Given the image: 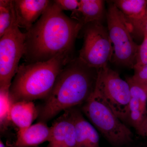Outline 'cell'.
I'll return each instance as SVG.
<instances>
[{
	"label": "cell",
	"mask_w": 147,
	"mask_h": 147,
	"mask_svg": "<svg viewBox=\"0 0 147 147\" xmlns=\"http://www.w3.org/2000/svg\"><path fill=\"white\" fill-rule=\"evenodd\" d=\"M128 25L134 39L144 38V36L147 34V6L143 17L139 21Z\"/></svg>",
	"instance_id": "d6986e66"
},
{
	"label": "cell",
	"mask_w": 147,
	"mask_h": 147,
	"mask_svg": "<svg viewBox=\"0 0 147 147\" xmlns=\"http://www.w3.org/2000/svg\"><path fill=\"white\" fill-rule=\"evenodd\" d=\"M15 15L13 1H0V37L10 28Z\"/></svg>",
	"instance_id": "e0dca14e"
},
{
	"label": "cell",
	"mask_w": 147,
	"mask_h": 147,
	"mask_svg": "<svg viewBox=\"0 0 147 147\" xmlns=\"http://www.w3.org/2000/svg\"><path fill=\"white\" fill-rule=\"evenodd\" d=\"M146 65H147V34L144 36L143 42L139 45L136 57V64L134 67Z\"/></svg>",
	"instance_id": "ffe728a7"
},
{
	"label": "cell",
	"mask_w": 147,
	"mask_h": 147,
	"mask_svg": "<svg viewBox=\"0 0 147 147\" xmlns=\"http://www.w3.org/2000/svg\"><path fill=\"white\" fill-rule=\"evenodd\" d=\"M49 0H13L16 21L19 28L28 31L50 5Z\"/></svg>",
	"instance_id": "9c48e42d"
},
{
	"label": "cell",
	"mask_w": 147,
	"mask_h": 147,
	"mask_svg": "<svg viewBox=\"0 0 147 147\" xmlns=\"http://www.w3.org/2000/svg\"><path fill=\"white\" fill-rule=\"evenodd\" d=\"M95 89L125 123L131 94L129 86L119 73L106 65L98 69Z\"/></svg>",
	"instance_id": "ba28073f"
},
{
	"label": "cell",
	"mask_w": 147,
	"mask_h": 147,
	"mask_svg": "<svg viewBox=\"0 0 147 147\" xmlns=\"http://www.w3.org/2000/svg\"><path fill=\"white\" fill-rule=\"evenodd\" d=\"M104 13V1L80 0L78 8L72 11L70 18L84 26L91 22H101Z\"/></svg>",
	"instance_id": "5bb4252c"
},
{
	"label": "cell",
	"mask_w": 147,
	"mask_h": 147,
	"mask_svg": "<svg viewBox=\"0 0 147 147\" xmlns=\"http://www.w3.org/2000/svg\"><path fill=\"white\" fill-rule=\"evenodd\" d=\"M38 115L39 112L32 101H18L11 105L9 121L20 131L32 125Z\"/></svg>",
	"instance_id": "4fadbf2b"
},
{
	"label": "cell",
	"mask_w": 147,
	"mask_h": 147,
	"mask_svg": "<svg viewBox=\"0 0 147 147\" xmlns=\"http://www.w3.org/2000/svg\"><path fill=\"white\" fill-rule=\"evenodd\" d=\"M0 38V88H9L25 53V34L14 15L10 28Z\"/></svg>",
	"instance_id": "52a82bcc"
},
{
	"label": "cell",
	"mask_w": 147,
	"mask_h": 147,
	"mask_svg": "<svg viewBox=\"0 0 147 147\" xmlns=\"http://www.w3.org/2000/svg\"><path fill=\"white\" fill-rule=\"evenodd\" d=\"M55 3L61 10H76L79 6V1L77 0H55Z\"/></svg>",
	"instance_id": "7402d4cb"
},
{
	"label": "cell",
	"mask_w": 147,
	"mask_h": 147,
	"mask_svg": "<svg viewBox=\"0 0 147 147\" xmlns=\"http://www.w3.org/2000/svg\"><path fill=\"white\" fill-rule=\"evenodd\" d=\"M83 26L64 13L54 1L25 34V63L45 62L59 56L74 58L76 38Z\"/></svg>",
	"instance_id": "6da1fadb"
},
{
	"label": "cell",
	"mask_w": 147,
	"mask_h": 147,
	"mask_svg": "<svg viewBox=\"0 0 147 147\" xmlns=\"http://www.w3.org/2000/svg\"><path fill=\"white\" fill-rule=\"evenodd\" d=\"M84 43L79 57L88 65L99 69L113 59L114 49L108 29L101 22L86 24L82 30Z\"/></svg>",
	"instance_id": "8992f818"
},
{
	"label": "cell",
	"mask_w": 147,
	"mask_h": 147,
	"mask_svg": "<svg viewBox=\"0 0 147 147\" xmlns=\"http://www.w3.org/2000/svg\"><path fill=\"white\" fill-rule=\"evenodd\" d=\"M98 69L75 57L66 64L39 112V122L46 123L61 112L83 105L94 92Z\"/></svg>",
	"instance_id": "7a4b0ae2"
},
{
	"label": "cell",
	"mask_w": 147,
	"mask_h": 147,
	"mask_svg": "<svg viewBox=\"0 0 147 147\" xmlns=\"http://www.w3.org/2000/svg\"><path fill=\"white\" fill-rule=\"evenodd\" d=\"M147 116V106L143 105L137 99L131 98L125 123L130 125L140 136Z\"/></svg>",
	"instance_id": "2e32d148"
},
{
	"label": "cell",
	"mask_w": 147,
	"mask_h": 147,
	"mask_svg": "<svg viewBox=\"0 0 147 147\" xmlns=\"http://www.w3.org/2000/svg\"><path fill=\"white\" fill-rule=\"evenodd\" d=\"M107 20L109 36L113 45V61L133 69L139 45L134 41L123 14L112 1L109 2Z\"/></svg>",
	"instance_id": "5b68a950"
},
{
	"label": "cell",
	"mask_w": 147,
	"mask_h": 147,
	"mask_svg": "<svg viewBox=\"0 0 147 147\" xmlns=\"http://www.w3.org/2000/svg\"><path fill=\"white\" fill-rule=\"evenodd\" d=\"M51 127L46 123L39 122L28 128L18 131L13 147H36L44 142H49Z\"/></svg>",
	"instance_id": "7c38bea8"
},
{
	"label": "cell",
	"mask_w": 147,
	"mask_h": 147,
	"mask_svg": "<svg viewBox=\"0 0 147 147\" xmlns=\"http://www.w3.org/2000/svg\"><path fill=\"white\" fill-rule=\"evenodd\" d=\"M74 58L63 55L47 61L19 65L9 88L12 103L46 99L62 69Z\"/></svg>",
	"instance_id": "3957f363"
},
{
	"label": "cell",
	"mask_w": 147,
	"mask_h": 147,
	"mask_svg": "<svg viewBox=\"0 0 147 147\" xmlns=\"http://www.w3.org/2000/svg\"><path fill=\"white\" fill-rule=\"evenodd\" d=\"M123 14L128 24L139 21L146 12L147 0H116L112 1Z\"/></svg>",
	"instance_id": "9a60e30c"
},
{
	"label": "cell",
	"mask_w": 147,
	"mask_h": 147,
	"mask_svg": "<svg viewBox=\"0 0 147 147\" xmlns=\"http://www.w3.org/2000/svg\"><path fill=\"white\" fill-rule=\"evenodd\" d=\"M134 74L132 79L147 90V65L134 67Z\"/></svg>",
	"instance_id": "44dd1931"
},
{
	"label": "cell",
	"mask_w": 147,
	"mask_h": 147,
	"mask_svg": "<svg viewBox=\"0 0 147 147\" xmlns=\"http://www.w3.org/2000/svg\"><path fill=\"white\" fill-rule=\"evenodd\" d=\"M12 103L9 96V88H0V127L1 132L5 131L10 123L9 112Z\"/></svg>",
	"instance_id": "ac0fdd59"
},
{
	"label": "cell",
	"mask_w": 147,
	"mask_h": 147,
	"mask_svg": "<svg viewBox=\"0 0 147 147\" xmlns=\"http://www.w3.org/2000/svg\"><path fill=\"white\" fill-rule=\"evenodd\" d=\"M140 136L143 137H147V116L143 123Z\"/></svg>",
	"instance_id": "603a6c76"
},
{
	"label": "cell",
	"mask_w": 147,
	"mask_h": 147,
	"mask_svg": "<svg viewBox=\"0 0 147 147\" xmlns=\"http://www.w3.org/2000/svg\"><path fill=\"white\" fill-rule=\"evenodd\" d=\"M75 128V147H99V137L96 129L84 117L76 107L69 109Z\"/></svg>",
	"instance_id": "8fae6325"
},
{
	"label": "cell",
	"mask_w": 147,
	"mask_h": 147,
	"mask_svg": "<svg viewBox=\"0 0 147 147\" xmlns=\"http://www.w3.org/2000/svg\"><path fill=\"white\" fill-rule=\"evenodd\" d=\"M0 147H5V145L3 144L1 140L0 141Z\"/></svg>",
	"instance_id": "cb8c5ba5"
},
{
	"label": "cell",
	"mask_w": 147,
	"mask_h": 147,
	"mask_svg": "<svg viewBox=\"0 0 147 147\" xmlns=\"http://www.w3.org/2000/svg\"><path fill=\"white\" fill-rule=\"evenodd\" d=\"M81 111L111 144L121 146L133 142L132 131L114 113L96 90L82 105Z\"/></svg>",
	"instance_id": "277c9868"
},
{
	"label": "cell",
	"mask_w": 147,
	"mask_h": 147,
	"mask_svg": "<svg viewBox=\"0 0 147 147\" xmlns=\"http://www.w3.org/2000/svg\"><path fill=\"white\" fill-rule=\"evenodd\" d=\"M48 147H75V128L69 110L54 121Z\"/></svg>",
	"instance_id": "30bf717a"
}]
</instances>
